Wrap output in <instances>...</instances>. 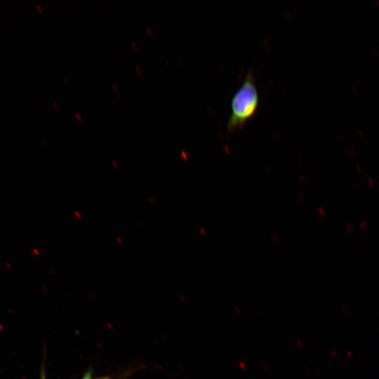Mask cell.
Instances as JSON below:
<instances>
[{"mask_svg": "<svg viewBox=\"0 0 379 379\" xmlns=\"http://www.w3.org/2000/svg\"><path fill=\"white\" fill-rule=\"evenodd\" d=\"M260 106V95L251 69L232 98L231 114L227 123L229 132L243 128L255 115Z\"/></svg>", "mask_w": 379, "mask_h": 379, "instance_id": "6da1fadb", "label": "cell"}, {"mask_svg": "<svg viewBox=\"0 0 379 379\" xmlns=\"http://www.w3.org/2000/svg\"><path fill=\"white\" fill-rule=\"evenodd\" d=\"M36 7L38 8L39 12L40 13H43V10H42V8L39 6V5L36 4Z\"/></svg>", "mask_w": 379, "mask_h": 379, "instance_id": "7a4b0ae2", "label": "cell"}, {"mask_svg": "<svg viewBox=\"0 0 379 379\" xmlns=\"http://www.w3.org/2000/svg\"><path fill=\"white\" fill-rule=\"evenodd\" d=\"M146 29H147V32L149 33V34L152 35V30H151L150 27L147 26Z\"/></svg>", "mask_w": 379, "mask_h": 379, "instance_id": "3957f363", "label": "cell"}, {"mask_svg": "<svg viewBox=\"0 0 379 379\" xmlns=\"http://www.w3.org/2000/svg\"><path fill=\"white\" fill-rule=\"evenodd\" d=\"M131 44H133V47L134 50L137 51L138 49V48L137 47L136 44L135 42H132Z\"/></svg>", "mask_w": 379, "mask_h": 379, "instance_id": "277c9868", "label": "cell"}, {"mask_svg": "<svg viewBox=\"0 0 379 379\" xmlns=\"http://www.w3.org/2000/svg\"><path fill=\"white\" fill-rule=\"evenodd\" d=\"M135 69H136V70L138 71V74H141V70H140V67L138 66V65H136V66H135Z\"/></svg>", "mask_w": 379, "mask_h": 379, "instance_id": "5b68a950", "label": "cell"}, {"mask_svg": "<svg viewBox=\"0 0 379 379\" xmlns=\"http://www.w3.org/2000/svg\"><path fill=\"white\" fill-rule=\"evenodd\" d=\"M75 116L77 117V119L79 121H81L82 119L81 118L80 115L78 113L75 114Z\"/></svg>", "mask_w": 379, "mask_h": 379, "instance_id": "8992f818", "label": "cell"}, {"mask_svg": "<svg viewBox=\"0 0 379 379\" xmlns=\"http://www.w3.org/2000/svg\"><path fill=\"white\" fill-rule=\"evenodd\" d=\"M84 379H91V377H90V376H88V375H87V376L84 377ZM100 379H108V378H100Z\"/></svg>", "mask_w": 379, "mask_h": 379, "instance_id": "52a82bcc", "label": "cell"}, {"mask_svg": "<svg viewBox=\"0 0 379 379\" xmlns=\"http://www.w3.org/2000/svg\"><path fill=\"white\" fill-rule=\"evenodd\" d=\"M53 105H55V107L57 110H60V108L58 107V105L55 102H53Z\"/></svg>", "mask_w": 379, "mask_h": 379, "instance_id": "ba28073f", "label": "cell"}]
</instances>
